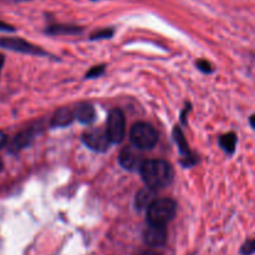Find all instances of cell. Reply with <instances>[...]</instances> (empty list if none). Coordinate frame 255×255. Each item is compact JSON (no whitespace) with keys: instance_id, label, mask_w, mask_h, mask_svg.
I'll list each match as a JSON object with an SVG mask.
<instances>
[{"instance_id":"obj_24","label":"cell","mask_w":255,"mask_h":255,"mask_svg":"<svg viewBox=\"0 0 255 255\" xmlns=\"http://www.w3.org/2000/svg\"><path fill=\"white\" fill-rule=\"evenodd\" d=\"M1 169H2V163H1V161H0V172H1Z\"/></svg>"},{"instance_id":"obj_4","label":"cell","mask_w":255,"mask_h":255,"mask_svg":"<svg viewBox=\"0 0 255 255\" xmlns=\"http://www.w3.org/2000/svg\"><path fill=\"white\" fill-rule=\"evenodd\" d=\"M106 132L112 143H120L124 141L125 133H126V119L121 110L115 109L110 112Z\"/></svg>"},{"instance_id":"obj_23","label":"cell","mask_w":255,"mask_h":255,"mask_svg":"<svg viewBox=\"0 0 255 255\" xmlns=\"http://www.w3.org/2000/svg\"><path fill=\"white\" fill-rule=\"evenodd\" d=\"M141 255H158V254L153 253V252H144V253H142Z\"/></svg>"},{"instance_id":"obj_15","label":"cell","mask_w":255,"mask_h":255,"mask_svg":"<svg viewBox=\"0 0 255 255\" xmlns=\"http://www.w3.org/2000/svg\"><path fill=\"white\" fill-rule=\"evenodd\" d=\"M152 196H153V193H152V189L147 188V189H143V191H141L138 193V196L136 197L137 206H138L139 208H142V207H144V206L148 207V204L153 201V199H152Z\"/></svg>"},{"instance_id":"obj_13","label":"cell","mask_w":255,"mask_h":255,"mask_svg":"<svg viewBox=\"0 0 255 255\" xmlns=\"http://www.w3.org/2000/svg\"><path fill=\"white\" fill-rule=\"evenodd\" d=\"M81 27L75 25H52L47 29V34L50 35H74L81 32Z\"/></svg>"},{"instance_id":"obj_6","label":"cell","mask_w":255,"mask_h":255,"mask_svg":"<svg viewBox=\"0 0 255 255\" xmlns=\"http://www.w3.org/2000/svg\"><path fill=\"white\" fill-rule=\"evenodd\" d=\"M0 47L27 55H45L44 50L20 39V37H2L0 39Z\"/></svg>"},{"instance_id":"obj_10","label":"cell","mask_w":255,"mask_h":255,"mask_svg":"<svg viewBox=\"0 0 255 255\" xmlns=\"http://www.w3.org/2000/svg\"><path fill=\"white\" fill-rule=\"evenodd\" d=\"M74 117L81 124H91L95 121V110L89 104H80L75 109Z\"/></svg>"},{"instance_id":"obj_17","label":"cell","mask_w":255,"mask_h":255,"mask_svg":"<svg viewBox=\"0 0 255 255\" xmlns=\"http://www.w3.org/2000/svg\"><path fill=\"white\" fill-rule=\"evenodd\" d=\"M197 67H198L201 71L206 72V74H209V72L213 71L211 64H209L208 61H206V60H198V61H197Z\"/></svg>"},{"instance_id":"obj_9","label":"cell","mask_w":255,"mask_h":255,"mask_svg":"<svg viewBox=\"0 0 255 255\" xmlns=\"http://www.w3.org/2000/svg\"><path fill=\"white\" fill-rule=\"evenodd\" d=\"M173 137H174V141H176L177 146H178L179 152H181V154L183 156V158L186 159V163L184 164H187V166H188V164L194 163V159H193V157H192L191 151H189V147H188V143H187V141H186V137H184L183 132L181 131V128H178V127H174Z\"/></svg>"},{"instance_id":"obj_22","label":"cell","mask_w":255,"mask_h":255,"mask_svg":"<svg viewBox=\"0 0 255 255\" xmlns=\"http://www.w3.org/2000/svg\"><path fill=\"white\" fill-rule=\"evenodd\" d=\"M4 61H5V57H4V55H2V54H0V72H1V70H2V66H4Z\"/></svg>"},{"instance_id":"obj_14","label":"cell","mask_w":255,"mask_h":255,"mask_svg":"<svg viewBox=\"0 0 255 255\" xmlns=\"http://www.w3.org/2000/svg\"><path fill=\"white\" fill-rule=\"evenodd\" d=\"M219 144L222 148L227 152V153L232 154L236 151V144H237V136L236 133L231 132V133L223 134L219 139Z\"/></svg>"},{"instance_id":"obj_19","label":"cell","mask_w":255,"mask_h":255,"mask_svg":"<svg viewBox=\"0 0 255 255\" xmlns=\"http://www.w3.org/2000/svg\"><path fill=\"white\" fill-rule=\"evenodd\" d=\"M254 252V241H248L242 248V254L251 255Z\"/></svg>"},{"instance_id":"obj_20","label":"cell","mask_w":255,"mask_h":255,"mask_svg":"<svg viewBox=\"0 0 255 255\" xmlns=\"http://www.w3.org/2000/svg\"><path fill=\"white\" fill-rule=\"evenodd\" d=\"M0 31H14V27L6 22L0 21Z\"/></svg>"},{"instance_id":"obj_3","label":"cell","mask_w":255,"mask_h":255,"mask_svg":"<svg viewBox=\"0 0 255 255\" xmlns=\"http://www.w3.org/2000/svg\"><path fill=\"white\" fill-rule=\"evenodd\" d=\"M129 138L133 146L139 149H151L158 141L156 129L146 122H137L129 132Z\"/></svg>"},{"instance_id":"obj_21","label":"cell","mask_w":255,"mask_h":255,"mask_svg":"<svg viewBox=\"0 0 255 255\" xmlns=\"http://www.w3.org/2000/svg\"><path fill=\"white\" fill-rule=\"evenodd\" d=\"M5 143H6V134L0 131V148H2L5 146Z\"/></svg>"},{"instance_id":"obj_12","label":"cell","mask_w":255,"mask_h":255,"mask_svg":"<svg viewBox=\"0 0 255 255\" xmlns=\"http://www.w3.org/2000/svg\"><path fill=\"white\" fill-rule=\"evenodd\" d=\"M34 138V133H32L31 129H25V131L20 132L19 134L15 136V138L11 142V151L16 152L20 151L21 148L26 147L27 144L31 142V139Z\"/></svg>"},{"instance_id":"obj_18","label":"cell","mask_w":255,"mask_h":255,"mask_svg":"<svg viewBox=\"0 0 255 255\" xmlns=\"http://www.w3.org/2000/svg\"><path fill=\"white\" fill-rule=\"evenodd\" d=\"M112 34H114V31L112 30H101V31L96 32V34H94L91 36V39H107V37H111Z\"/></svg>"},{"instance_id":"obj_25","label":"cell","mask_w":255,"mask_h":255,"mask_svg":"<svg viewBox=\"0 0 255 255\" xmlns=\"http://www.w3.org/2000/svg\"><path fill=\"white\" fill-rule=\"evenodd\" d=\"M12 1H26V0H12Z\"/></svg>"},{"instance_id":"obj_11","label":"cell","mask_w":255,"mask_h":255,"mask_svg":"<svg viewBox=\"0 0 255 255\" xmlns=\"http://www.w3.org/2000/svg\"><path fill=\"white\" fill-rule=\"evenodd\" d=\"M74 114L66 107H61L54 114V117L51 120V125L54 127H65L69 126L74 121Z\"/></svg>"},{"instance_id":"obj_2","label":"cell","mask_w":255,"mask_h":255,"mask_svg":"<svg viewBox=\"0 0 255 255\" xmlns=\"http://www.w3.org/2000/svg\"><path fill=\"white\" fill-rule=\"evenodd\" d=\"M176 216V203L172 199H156L147 207L149 224L166 226Z\"/></svg>"},{"instance_id":"obj_1","label":"cell","mask_w":255,"mask_h":255,"mask_svg":"<svg viewBox=\"0 0 255 255\" xmlns=\"http://www.w3.org/2000/svg\"><path fill=\"white\" fill-rule=\"evenodd\" d=\"M138 171L147 188L152 191L164 188L173 179V168L168 162L162 159H144Z\"/></svg>"},{"instance_id":"obj_16","label":"cell","mask_w":255,"mask_h":255,"mask_svg":"<svg viewBox=\"0 0 255 255\" xmlns=\"http://www.w3.org/2000/svg\"><path fill=\"white\" fill-rule=\"evenodd\" d=\"M105 66L104 65H100V66H95L90 70L86 74V79H94V77H99L100 75L104 74Z\"/></svg>"},{"instance_id":"obj_8","label":"cell","mask_w":255,"mask_h":255,"mask_svg":"<svg viewBox=\"0 0 255 255\" xmlns=\"http://www.w3.org/2000/svg\"><path fill=\"white\" fill-rule=\"evenodd\" d=\"M143 239L149 247H153V248L163 247L167 242L166 226L149 224L146 228V231H144Z\"/></svg>"},{"instance_id":"obj_5","label":"cell","mask_w":255,"mask_h":255,"mask_svg":"<svg viewBox=\"0 0 255 255\" xmlns=\"http://www.w3.org/2000/svg\"><path fill=\"white\" fill-rule=\"evenodd\" d=\"M82 141L85 142L89 148L94 149L96 152H105L109 149L111 146V139H110L109 134H107L106 128H92L89 129L82 134Z\"/></svg>"},{"instance_id":"obj_7","label":"cell","mask_w":255,"mask_h":255,"mask_svg":"<svg viewBox=\"0 0 255 255\" xmlns=\"http://www.w3.org/2000/svg\"><path fill=\"white\" fill-rule=\"evenodd\" d=\"M142 149L137 148L136 146H127L120 153V163L124 168L128 169V171H136L139 169L141 164L143 163V154H142Z\"/></svg>"}]
</instances>
